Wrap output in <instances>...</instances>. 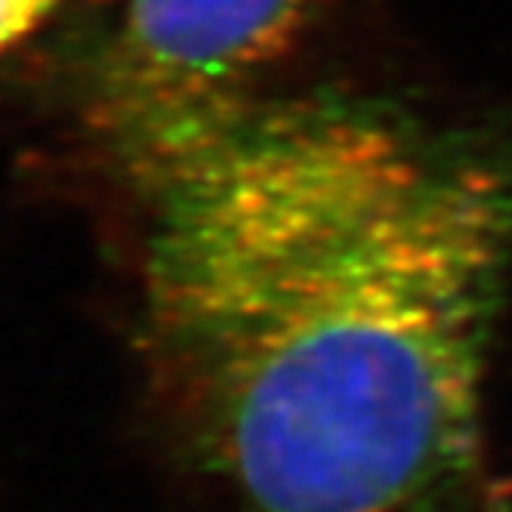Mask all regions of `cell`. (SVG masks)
Segmentation results:
<instances>
[{
  "instance_id": "6da1fadb",
  "label": "cell",
  "mask_w": 512,
  "mask_h": 512,
  "mask_svg": "<svg viewBox=\"0 0 512 512\" xmlns=\"http://www.w3.org/2000/svg\"><path fill=\"white\" fill-rule=\"evenodd\" d=\"M118 170L158 386L244 512H482L512 118L256 93Z\"/></svg>"
},
{
  "instance_id": "7a4b0ae2",
  "label": "cell",
  "mask_w": 512,
  "mask_h": 512,
  "mask_svg": "<svg viewBox=\"0 0 512 512\" xmlns=\"http://www.w3.org/2000/svg\"><path fill=\"white\" fill-rule=\"evenodd\" d=\"M327 0H124L87 84L118 167L260 93Z\"/></svg>"
},
{
  "instance_id": "3957f363",
  "label": "cell",
  "mask_w": 512,
  "mask_h": 512,
  "mask_svg": "<svg viewBox=\"0 0 512 512\" xmlns=\"http://www.w3.org/2000/svg\"><path fill=\"white\" fill-rule=\"evenodd\" d=\"M65 0H0V53L31 38Z\"/></svg>"
}]
</instances>
